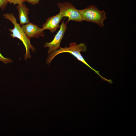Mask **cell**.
Instances as JSON below:
<instances>
[{
  "instance_id": "cell-1",
  "label": "cell",
  "mask_w": 136,
  "mask_h": 136,
  "mask_svg": "<svg viewBox=\"0 0 136 136\" xmlns=\"http://www.w3.org/2000/svg\"><path fill=\"white\" fill-rule=\"evenodd\" d=\"M69 47L64 48L60 47L49 54L46 60L47 64H49L53 59L58 54L63 53H69L72 54L78 60L82 62L94 71L103 80L105 79V78L99 74V71L94 70L89 65L81 55V52H85L87 50L86 46L84 43H81L78 45L76 44V43L71 42L69 44Z\"/></svg>"
},
{
  "instance_id": "cell-2",
  "label": "cell",
  "mask_w": 136,
  "mask_h": 136,
  "mask_svg": "<svg viewBox=\"0 0 136 136\" xmlns=\"http://www.w3.org/2000/svg\"><path fill=\"white\" fill-rule=\"evenodd\" d=\"M5 18L9 20L14 25L13 29H9L11 32L10 35L13 38H16L21 40L24 44L25 49V53L24 55V59L26 60L31 58L30 50L32 52L36 50L35 48L33 46L30 42L29 38L23 31L19 24L17 23L16 18L12 13H6L3 14Z\"/></svg>"
},
{
  "instance_id": "cell-3",
  "label": "cell",
  "mask_w": 136,
  "mask_h": 136,
  "mask_svg": "<svg viewBox=\"0 0 136 136\" xmlns=\"http://www.w3.org/2000/svg\"><path fill=\"white\" fill-rule=\"evenodd\" d=\"M80 11L83 21L96 23L101 27L104 25V21L107 19L104 11H100L95 6L92 5Z\"/></svg>"
},
{
  "instance_id": "cell-4",
  "label": "cell",
  "mask_w": 136,
  "mask_h": 136,
  "mask_svg": "<svg viewBox=\"0 0 136 136\" xmlns=\"http://www.w3.org/2000/svg\"><path fill=\"white\" fill-rule=\"evenodd\" d=\"M57 6L60 10L59 13L63 17L67 18V23L71 20L79 22L83 21L80 10L76 9L71 3L67 2L59 3Z\"/></svg>"
},
{
  "instance_id": "cell-5",
  "label": "cell",
  "mask_w": 136,
  "mask_h": 136,
  "mask_svg": "<svg viewBox=\"0 0 136 136\" xmlns=\"http://www.w3.org/2000/svg\"><path fill=\"white\" fill-rule=\"evenodd\" d=\"M65 19L64 18L60 26V29L54 36L53 40L50 42H46L44 45V47L49 48L48 50V54L61 47L60 44L67 28L66 24L67 23L64 22Z\"/></svg>"
},
{
  "instance_id": "cell-6",
  "label": "cell",
  "mask_w": 136,
  "mask_h": 136,
  "mask_svg": "<svg viewBox=\"0 0 136 136\" xmlns=\"http://www.w3.org/2000/svg\"><path fill=\"white\" fill-rule=\"evenodd\" d=\"M21 27L26 35L30 39L38 38L40 37H43L44 36V30L42 28L31 22L23 25Z\"/></svg>"
},
{
  "instance_id": "cell-7",
  "label": "cell",
  "mask_w": 136,
  "mask_h": 136,
  "mask_svg": "<svg viewBox=\"0 0 136 136\" xmlns=\"http://www.w3.org/2000/svg\"><path fill=\"white\" fill-rule=\"evenodd\" d=\"M63 17L59 13L49 17L46 20L45 23L42 25V28L44 30L48 29L53 33L60 27L59 23Z\"/></svg>"
},
{
  "instance_id": "cell-8",
  "label": "cell",
  "mask_w": 136,
  "mask_h": 136,
  "mask_svg": "<svg viewBox=\"0 0 136 136\" xmlns=\"http://www.w3.org/2000/svg\"><path fill=\"white\" fill-rule=\"evenodd\" d=\"M17 8L18 12L20 25H23L29 22L28 17L29 9L24 4L18 5Z\"/></svg>"
},
{
  "instance_id": "cell-9",
  "label": "cell",
  "mask_w": 136,
  "mask_h": 136,
  "mask_svg": "<svg viewBox=\"0 0 136 136\" xmlns=\"http://www.w3.org/2000/svg\"><path fill=\"white\" fill-rule=\"evenodd\" d=\"M0 61H2L5 64L8 63H11L13 61L10 58H6L4 57L0 52Z\"/></svg>"
},
{
  "instance_id": "cell-10",
  "label": "cell",
  "mask_w": 136,
  "mask_h": 136,
  "mask_svg": "<svg viewBox=\"0 0 136 136\" xmlns=\"http://www.w3.org/2000/svg\"><path fill=\"white\" fill-rule=\"evenodd\" d=\"M8 3L10 4H13L14 5L18 4L21 5L26 1V0H7Z\"/></svg>"
},
{
  "instance_id": "cell-11",
  "label": "cell",
  "mask_w": 136,
  "mask_h": 136,
  "mask_svg": "<svg viewBox=\"0 0 136 136\" xmlns=\"http://www.w3.org/2000/svg\"><path fill=\"white\" fill-rule=\"evenodd\" d=\"M7 0H0V8L2 10H4L7 5Z\"/></svg>"
},
{
  "instance_id": "cell-12",
  "label": "cell",
  "mask_w": 136,
  "mask_h": 136,
  "mask_svg": "<svg viewBox=\"0 0 136 136\" xmlns=\"http://www.w3.org/2000/svg\"><path fill=\"white\" fill-rule=\"evenodd\" d=\"M26 1L29 3L34 5L39 3L40 0H26Z\"/></svg>"
}]
</instances>
